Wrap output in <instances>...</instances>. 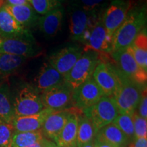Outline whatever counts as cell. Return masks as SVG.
<instances>
[{"label": "cell", "instance_id": "obj_38", "mask_svg": "<svg viewBox=\"0 0 147 147\" xmlns=\"http://www.w3.org/2000/svg\"><path fill=\"white\" fill-rule=\"evenodd\" d=\"M93 140L91 142H89L87 143V144H84L82 146V147H94V144H93Z\"/></svg>", "mask_w": 147, "mask_h": 147}, {"label": "cell", "instance_id": "obj_13", "mask_svg": "<svg viewBox=\"0 0 147 147\" xmlns=\"http://www.w3.org/2000/svg\"><path fill=\"white\" fill-rule=\"evenodd\" d=\"M82 53V49L78 46H69L51 55L48 62L64 77L81 57Z\"/></svg>", "mask_w": 147, "mask_h": 147}, {"label": "cell", "instance_id": "obj_21", "mask_svg": "<svg viewBox=\"0 0 147 147\" xmlns=\"http://www.w3.org/2000/svg\"><path fill=\"white\" fill-rule=\"evenodd\" d=\"M4 6L23 28L28 29L38 25L40 17L30 4L20 5L6 4Z\"/></svg>", "mask_w": 147, "mask_h": 147}, {"label": "cell", "instance_id": "obj_22", "mask_svg": "<svg viewBox=\"0 0 147 147\" xmlns=\"http://www.w3.org/2000/svg\"><path fill=\"white\" fill-rule=\"evenodd\" d=\"M95 139L116 147H126L129 142L126 136L113 123L99 130Z\"/></svg>", "mask_w": 147, "mask_h": 147}, {"label": "cell", "instance_id": "obj_30", "mask_svg": "<svg viewBox=\"0 0 147 147\" xmlns=\"http://www.w3.org/2000/svg\"><path fill=\"white\" fill-rule=\"evenodd\" d=\"M14 132L12 124L0 119V147L10 146Z\"/></svg>", "mask_w": 147, "mask_h": 147}, {"label": "cell", "instance_id": "obj_11", "mask_svg": "<svg viewBox=\"0 0 147 147\" xmlns=\"http://www.w3.org/2000/svg\"><path fill=\"white\" fill-rule=\"evenodd\" d=\"M104 96L102 90L91 76L74 91L72 103L76 108L84 110L95 105Z\"/></svg>", "mask_w": 147, "mask_h": 147}, {"label": "cell", "instance_id": "obj_10", "mask_svg": "<svg viewBox=\"0 0 147 147\" xmlns=\"http://www.w3.org/2000/svg\"><path fill=\"white\" fill-rule=\"evenodd\" d=\"M94 14H97L89 13L76 3L71 5L69 12V32L73 41L84 44Z\"/></svg>", "mask_w": 147, "mask_h": 147}, {"label": "cell", "instance_id": "obj_28", "mask_svg": "<svg viewBox=\"0 0 147 147\" xmlns=\"http://www.w3.org/2000/svg\"><path fill=\"white\" fill-rule=\"evenodd\" d=\"M113 123L115 125L127 138L129 141L134 139V129L132 115L127 114H119L113 121Z\"/></svg>", "mask_w": 147, "mask_h": 147}, {"label": "cell", "instance_id": "obj_25", "mask_svg": "<svg viewBox=\"0 0 147 147\" xmlns=\"http://www.w3.org/2000/svg\"><path fill=\"white\" fill-rule=\"evenodd\" d=\"M144 31L141 32L132 45L127 48L139 67L147 72V37Z\"/></svg>", "mask_w": 147, "mask_h": 147}, {"label": "cell", "instance_id": "obj_29", "mask_svg": "<svg viewBox=\"0 0 147 147\" xmlns=\"http://www.w3.org/2000/svg\"><path fill=\"white\" fill-rule=\"evenodd\" d=\"M29 3L36 13L40 15H45L61 7V0H29Z\"/></svg>", "mask_w": 147, "mask_h": 147}, {"label": "cell", "instance_id": "obj_9", "mask_svg": "<svg viewBox=\"0 0 147 147\" xmlns=\"http://www.w3.org/2000/svg\"><path fill=\"white\" fill-rule=\"evenodd\" d=\"M92 77L105 96L113 97L120 85L117 68L101 60L95 67Z\"/></svg>", "mask_w": 147, "mask_h": 147}, {"label": "cell", "instance_id": "obj_37", "mask_svg": "<svg viewBox=\"0 0 147 147\" xmlns=\"http://www.w3.org/2000/svg\"><path fill=\"white\" fill-rule=\"evenodd\" d=\"M43 147H58L56 144L53 141L49 140L45 138L44 140V146Z\"/></svg>", "mask_w": 147, "mask_h": 147}, {"label": "cell", "instance_id": "obj_31", "mask_svg": "<svg viewBox=\"0 0 147 147\" xmlns=\"http://www.w3.org/2000/svg\"><path fill=\"white\" fill-rule=\"evenodd\" d=\"M134 129V139L147 138V121L138 114L134 113L132 115Z\"/></svg>", "mask_w": 147, "mask_h": 147}, {"label": "cell", "instance_id": "obj_12", "mask_svg": "<svg viewBox=\"0 0 147 147\" xmlns=\"http://www.w3.org/2000/svg\"><path fill=\"white\" fill-rule=\"evenodd\" d=\"M73 90L65 82L42 93L41 97L45 108L55 111L67 109L72 103Z\"/></svg>", "mask_w": 147, "mask_h": 147}, {"label": "cell", "instance_id": "obj_8", "mask_svg": "<svg viewBox=\"0 0 147 147\" xmlns=\"http://www.w3.org/2000/svg\"><path fill=\"white\" fill-rule=\"evenodd\" d=\"M130 3L125 0H113L103 13L102 21L108 36L113 39L130 10Z\"/></svg>", "mask_w": 147, "mask_h": 147}, {"label": "cell", "instance_id": "obj_17", "mask_svg": "<svg viewBox=\"0 0 147 147\" xmlns=\"http://www.w3.org/2000/svg\"><path fill=\"white\" fill-rule=\"evenodd\" d=\"M81 110L76 107L71 108L68 120L54 142L58 147H76L78 113Z\"/></svg>", "mask_w": 147, "mask_h": 147}, {"label": "cell", "instance_id": "obj_19", "mask_svg": "<svg viewBox=\"0 0 147 147\" xmlns=\"http://www.w3.org/2000/svg\"><path fill=\"white\" fill-rule=\"evenodd\" d=\"M31 34L28 29L23 28L16 21L5 6L0 9V38H18Z\"/></svg>", "mask_w": 147, "mask_h": 147}, {"label": "cell", "instance_id": "obj_1", "mask_svg": "<svg viewBox=\"0 0 147 147\" xmlns=\"http://www.w3.org/2000/svg\"><path fill=\"white\" fill-rule=\"evenodd\" d=\"M146 23V4L130 7L127 17L115 33L113 41V52L127 49L144 30Z\"/></svg>", "mask_w": 147, "mask_h": 147}, {"label": "cell", "instance_id": "obj_18", "mask_svg": "<svg viewBox=\"0 0 147 147\" xmlns=\"http://www.w3.org/2000/svg\"><path fill=\"white\" fill-rule=\"evenodd\" d=\"M64 82V77L60 74L49 62L44 63L35 79L34 87L40 94Z\"/></svg>", "mask_w": 147, "mask_h": 147}, {"label": "cell", "instance_id": "obj_5", "mask_svg": "<svg viewBox=\"0 0 147 147\" xmlns=\"http://www.w3.org/2000/svg\"><path fill=\"white\" fill-rule=\"evenodd\" d=\"M82 112L91 120L96 133L104 127L112 123L119 114L114 99L105 95L95 105Z\"/></svg>", "mask_w": 147, "mask_h": 147}, {"label": "cell", "instance_id": "obj_27", "mask_svg": "<svg viewBox=\"0 0 147 147\" xmlns=\"http://www.w3.org/2000/svg\"><path fill=\"white\" fill-rule=\"evenodd\" d=\"M45 138L41 130L36 131L14 132L10 147H28Z\"/></svg>", "mask_w": 147, "mask_h": 147}, {"label": "cell", "instance_id": "obj_7", "mask_svg": "<svg viewBox=\"0 0 147 147\" xmlns=\"http://www.w3.org/2000/svg\"><path fill=\"white\" fill-rule=\"evenodd\" d=\"M117 69L127 78L140 84H146L147 72L139 67L128 48L112 53Z\"/></svg>", "mask_w": 147, "mask_h": 147}, {"label": "cell", "instance_id": "obj_39", "mask_svg": "<svg viewBox=\"0 0 147 147\" xmlns=\"http://www.w3.org/2000/svg\"><path fill=\"white\" fill-rule=\"evenodd\" d=\"M4 3L5 0H0V9L2 8L3 6H4Z\"/></svg>", "mask_w": 147, "mask_h": 147}, {"label": "cell", "instance_id": "obj_32", "mask_svg": "<svg viewBox=\"0 0 147 147\" xmlns=\"http://www.w3.org/2000/svg\"><path fill=\"white\" fill-rule=\"evenodd\" d=\"M104 0H77L76 5L91 14H97L102 8Z\"/></svg>", "mask_w": 147, "mask_h": 147}, {"label": "cell", "instance_id": "obj_26", "mask_svg": "<svg viewBox=\"0 0 147 147\" xmlns=\"http://www.w3.org/2000/svg\"><path fill=\"white\" fill-rule=\"evenodd\" d=\"M27 59L18 55L0 53V78L8 76L17 71Z\"/></svg>", "mask_w": 147, "mask_h": 147}, {"label": "cell", "instance_id": "obj_23", "mask_svg": "<svg viewBox=\"0 0 147 147\" xmlns=\"http://www.w3.org/2000/svg\"><path fill=\"white\" fill-rule=\"evenodd\" d=\"M15 117L13 106V99L8 84H0V119L11 123Z\"/></svg>", "mask_w": 147, "mask_h": 147}, {"label": "cell", "instance_id": "obj_20", "mask_svg": "<svg viewBox=\"0 0 147 147\" xmlns=\"http://www.w3.org/2000/svg\"><path fill=\"white\" fill-rule=\"evenodd\" d=\"M63 19V10L59 7L40 17L38 25L46 37L54 38L60 31Z\"/></svg>", "mask_w": 147, "mask_h": 147}, {"label": "cell", "instance_id": "obj_40", "mask_svg": "<svg viewBox=\"0 0 147 147\" xmlns=\"http://www.w3.org/2000/svg\"><path fill=\"white\" fill-rule=\"evenodd\" d=\"M9 147H10V146H9Z\"/></svg>", "mask_w": 147, "mask_h": 147}, {"label": "cell", "instance_id": "obj_2", "mask_svg": "<svg viewBox=\"0 0 147 147\" xmlns=\"http://www.w3.org/2000/svg\"><path fill=\"white\" fill-rule=\"evenodd\" d=\"M117 70L120 80V85L113 98L119 114L132 115L136 111L142 92L146 89V86L130 80L119 72L117 69Z\"/></svg>", "mask_w": 147, "mask_h": 147}, {"label": "cell", "instance_id": "obj_6", "mask_svg": "<svg viewBox=\"0 0 147 147\" xmlns=\"http://www.w3.org/2000/svg\"><path fill=\"white\" fill-rule=\"evenodd\" d=\"M0 53H6L25 57H36L42 53L32 34L18 38H0Z\"/></svg>", "mask_w": 147, "mask_h": 147}, {"label": "cell", "instance_id": "obj_36", "mask_svg": "<svg viewBox=\"0 0 147 147\" xmlns=\"http://www.w3.org/2000/svg\"><path fill=\"white\" fill-rule=\"evenodd\" d=\"M93 144H94V147H116L111 144H108V143L97 140L95 139H94V140H93Z\"/></svg>", "mask_w": 147, "mask_h": 147}, {"label": "cell", "instance_id": "obj_33", "mask_svg": "<svg viewBox=\"0 0 147 147\" xmlns=\"http://www.w3.org/2000/svg\"><path fill=\"white\" fill-rule=\"evenodd\" d=\"M138 112H136L138 115L145 119H147V96L146 89H145L142 92V97L140 101L138 106L136 108Z\"/></svg>", "mask_w": 147, "mask_h": 147}, {"label": "cell", "instance_id": "obj_34", "mask_svg": "<svg viewBox=\"0 0 147 147\" xmlns=\"http://www.w3.org/2000/svg\"><path fill=\"white\" fill-rule=\"evenodd\" d=\"M129 147H147V138L134 139Z\"/></svg>", "mask_w": 147, "mask_h": 147}, {"label": "cell", "instance_id": "obj_15", "mask_svg": "<svg viewBox=\"0 0 147 147\" xmlns=\"http://www.w3.org/2000/svg\"><path fill=\"white\" fill-rule=\"evenodd\" d=\"M55 110L45 108L40 113L32 115L15 116L11 122L15 131H36L41 130L44 123Z\"/></svg>", "mask_w": 147, "mask_h": 147}, {"label": "cell", "instance_id": "obj_16", "mask_svg": "<svg viewBox=\"0 0 147 147\" xmlns=\"http://www.w3.org/2000/svg\"><path fill=\"white\" fill-rule=\"evenodd\" d=\"M71 114V108L53 111L44 123L41 131L44 137L55 142L57 137L63 129Z\"/></svg>", "mask_w": 147, "mask_h": 147}, {"label": "cell", "instance_id": "obj_35", "mask_svg": "<svg viewBox=\"0 0 147 147\" xmlns=\"http://www.w3.org/2000/svg\"><path fill=\"white\" fill-rule=\"evenodd\" d=\"M7 5H27L29 3V0H5Z\"/></svg>", "mask_w": 147, "mask_h": 147}, {"label": "cell", "instance_id": "obj_14", "mask_svg": "<svg viewBox=\"0 0 147 147\" xmlns=\"http://www.w3.org/2000/svg\"><path fill=\"white\" fill-rule=\"evenodd\" d=\"M84 44L87 46V49L99 53H113V39L108 36L103 25L102 17L99 18L92 27Z\"/></svg>", "mask_w": 147, "mask_h": 147}, {"label": "cell", "instance_id": "obj_3", "mask_svg": "<svg viewBox=\"0 0 147 147\" xmlns=\"http://www.w3.org/2000/svg\"><path fill=\"white\" fill-rule=\"evenodd\" d=\"M100 61V53L86 49L70 71L64 76V82L74 91L92 76Z\"/></svg>", "mask_w": 147, "mask_h": 147}, {"label": "cell", "instance_id": "obj_4", "mask_svg": "<svg viewBox=\"0 0 147 147\" xmlns=\"http://www.w3.org/2000/svg\"><path fill=\"white\" fill-rule=\"evenodd\" d=\"M13 106L15 116L34 115L45 108L41 94L31 84H25L18 90L13 99Z\"/></svg>", "mask_w": 147, "mask_h": 147}, {"label": "cell", "instance_id": "obj_24", "mask_svg": "<svg viewBox=\"0 0 147 147\" xmlns=\"http://www.w3.org/2000/svg\"><path fill=\"white\" fill-rule=\"evenodd\" d=\"M96 134L91 120L81 110L78 113L76 147H82L83 145L92 142L95 139Z\"/></svg>", "mask_w": 147, "mask_h": 147}]
</instances>
